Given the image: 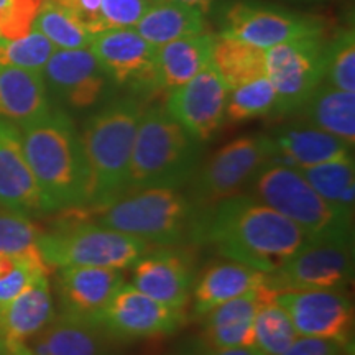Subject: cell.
<instances>
[{
    "label": "cell",
    "mask_w": 355,
    "mask_h": 355,
    "mask_svg": "<svg viewBox=\"0 0 355 355\" xmlns=\"http://www.w3.org/2000/svg\"><path fill=\"white\" fill-rule=\"evenodd\" d=\"M304 234L250 193L222 199L199 212L191 245L212 247L225 260L273 273L300 250Z\"/></svg>",
    "instance_id": "6da1fadb"
},
{
    "label": "cell",
    "mask_w": 355,
    "mask_h": 355,
    "mask_svg": "<svg viewBox=\"0 0 355 355\" xmlns=\"http://www.w3.org/2000/svg\"><path fill=\"white\" fill-rule=\"evenodd\" d=\"M19 128L26 162L51 211L87 209V163L69 115L51 107Z\"/></svg>",
    "instance_id": "7a4b0ae2"
},
{
    "label": "cell",
    "mask_w": 355,
    "mask_h": 355,
    "mask_svg": "<svg viewBox=\"0 0 355 355\" xmlns=\"http://www.w3.org/2000/svg\"><path fill=\"white\" fill-rule=\"evenodd\" d=\"M144 110L135 96L115 97L84 123L79 137L89 171L87 209H101L127 191L133 141Z\"/></svg>",
    "instance_id": "3957f363"
},
{
    "label": "cell",
    "mask_w": 355,
    "mask_h": 355,
    "mask_svg": "<svg viewBox=\"0 0 355 355\" xmlns=\"http://www.w3.org/2000/svg\"><path fill=\"white\" fill-rule=\"evenodd\" d=\"M94 212L97 224L140 239L153 247L189 243L198 207L188 193L171 186L128 189Z\"/></svg>",
    "instance_id": "277c9868"
},
{
    "label": "cell",
    "mask_w": 355,
    "mask_h": 355,
    "mask_svg": "<svg viewBox=\"0 0 355 355\" xmlns=\"http://www.w3.org/2000/svg\"><path fill=\"white\" fill-rule=\"evenodd\" d=\"M201 162V144L178 123L165 105H152L141 114L133 141L128 189L171 186L181 188Z\"/></svg>",
    "instance_id": "5b68a950"
},
{
    "label": "cell",
    "mask_w": 355,
    "mask_h": 355,
    "mask_svg": "<svg viewBox=\"0 0 355 355\" xmlns=\"http://www.w3.org/2000/svg\"><path fill=\"white\" fill-rule=\"evenodd\" d=\"M248 186L252 196L291 220L306 241H354V217L324 201L296 168L270 159Z\"/></svg>",
    "instance_id": "8992f818"
},
{
    "label": "cell",
    "mask_w": 355,
    "mask_h": 355,
    "mask_svg": "<svg viewBox=\"0 0 355 355\" xmlns=\"http://www.w3.org/2000/svg\"><path fill=\"white\" fill-rule=\"evenodd\" d=\"M40 254L48 268L102 266L127 270L153 245L97 222H66L51 232H42Z\"/></svg>",
    "instance_id": "52a82bcc"
},
{
    "label": "cell",
    "mask_w": 355,
    "mask_h": 355,
    "mask_svg": "<svg viewBox=\"0 0 355 355\" xmlns=\"http://www.w3.org/2000/svg\"><path fill=\"white\" fill-rule=\"evenodd\" d=\"M273 157V144L266 133L242 135L212 155L191 176L188 196L201 212L222 199L242 193L252 178Z\"/></svg>",
    "instance_id": "ba28073f"
},
{
    "label": "cell",
    "mask_w": 355,
    "mask_h": 355,
    "mask_svg": "<svg viewBox=\"0 0 355 355\" xmlns=\"http://www.w3.org/2000/svg\"><path fill=\"white\" fill-rule=\"evenodd\" d=\"M326 46L322 35L275 44L265 50V76L277 96L278 114L296 112L324 81Z\"/></svg>",
    "instance_id": "9c48e42d"
},
{
    "label": "cell",
    "mask_w": 355,
    "mask_h": 355,
    "mask_svg": "<svg viewBox=\"0 0 355 355\" xmlns=\"http://www.w3.org/2000/svg\"><path fill=\"white\" fill-rule=\"evenodd\" d=\"M354 277V241H306L277 272L273 290H345Z\"/></svg>",
    "instance_id": "30bf717a"
},
{
    "label": "cell",
    "mask_w": 355,
    "mask_h": 355,
    "mask_svg": "<svg viewBox=\"0 0 355 355\" xmlns=\"http://www.w3.org/2000/svg\"><path fill=\"white\" fill-rule=\"evenodd\" d=\"M324 21L260 0H234L222 10V33L261 50L324 33Z\"/></svg>",
    "instance_id": "8fae6325"
},
{
    "label": "cell",
    "mask_w": 355,
    "mask_h": 355,
    "mask_svg": "<svg viewBox=\"0 0 355 355\" xmlns=\"http://www.w3.org/2000/svg\"><path fill=\"white\" fill-rule=\"evenodd\" d=\"M188 322L186 311L173 309L123 283L102 311L97 326L117 340H140L175 334Z\"/></svg>",
    "instance_id": "7c38bea8"
},
{
    "label": "cell",
    "mask_w": 355,
    "mask_h": 355,
    "mask_svg": "<svg viewBox=\"0 0 355 355\" xmlns=\"http://www.w3.org/2000/svg\"><path fill=\"white\" fill-rule=\"evenodd\" d=\"M290 316L300 337L336 340L349 345L352 339L354 306L345 290H288L275 296Z\"/></svg>",
    "instance_id": "4fadbf2b"
},
{
    "label": "cell",
    "mask_w": 355,
    "mask_h": 355,
    "mask_svg": "<svg viewBox=\"0 0 355 355\" xmlns=\"http://www.w3.org/2000/svg\"><path fill=\"white\" fill-rule=\"evenodd\" d=\"M110 84L130 87L137 92L157 91L155 53L150 44L133 28H110L96 33L89 44Z\"/></svg>",
    "instance_id": "5bb4252c"
},
{
    "label": "cell",
    "mask_w": 355,
    "mask_h": 355,
    "mask_svg": "<svg viewBox=\"0 0 355 355\" xmlns=\"http://www.w3.org/2000/svg\"><path fill=\"white\" fill-rule=\"evenodd\" d=\"M229 89L212 64L168 96L166 110L171 117L198 140L209 141L225 123V102Z\"/></svg>",
    "instance_id": "9a60e30c"
},
{
    "label": "cell",
    "mask_w": 355,
    "mask_h": 355,
    "mask_svg": "<svg viewBox=\"0 0 355 355\" xmlns=\"http://www.w3.org/2000/svg\"><path fill=\"white\" fill-rule=\"evenodd\" d=\"M132 286L168 306L186 311L191 301L196 270L188 250L178 247H153L132 266Z\"/></svg>",
    "instance_id": "2e32d148"
},
{
    "label": "cell",
    "mask_w": 355,
    "mask_h": 355,
    "mask_svg": "<svg viewBox=\"0 0 355 355\" xmlns=\"http://www.w3.org/2000/svg\"><path fill=\"white\" fill-rule=\"evenodd\" d=\"M42 73L48 92L74 110H86L99 104L110 84L89 48L56 50Z\"/></svg>",
    "instance_id": "e0dca14e"
},
{
    "label": "cell",
    "mask_w": 355,
    "mask_h": 355,
    "mask_svg": "<svg viewBox=\"0 0 355 355\" xmlns=\"http://www.w3.org/2000/svg\"><path fill=\"white\" fill-rule=\"evenodd\" d=\"M0 207L26 217L50 214L21 145L20 128L0 121Z\"/></svg>",
    "instance_id": "ac0fdd59"
},
{
    "label": "cell",
    "mask_w": 355,
    "mask_h": 355,
    "mask_svg": "<svg viewBox=\"0 0 355 355\" xmlns=\"http://www.w3.org/2000/svg\"><path fill=\"white\" fill-rule=\"evenodd\" d=\"M277 290L266 282L255 290L217 306L204 316L201 340L207 349H255L254 321L265 304L275 301Z\"/></svg>",
    "instance_id": "d6986e66"
},
{
    "label": "cell",
    "mask_w": 355,
    "mask_h": 355,
    "mask_svg": "<svg viewBox=\"0 0 355 355\" xmlns=\"http://www.w3.org/2000/svg\"><path fill=\"white\" fill-rule=\"evenodd\" d=\"M125 279L122 270L102 266L58 268L56 285L63 313L97 326V319Z\"/></svg>",
    "instance_id": "ffe728a7"
},
{
    "label": "cell",
    "mask_w": 355,
    "mask_h": 355,
    "mask_svg": "<svg viewBox=\"0 0 355 355\" xmlns=\"http://www.w3.org/2000/svg\"><path fill=\"white\" fill-rule=\"evenodd\" d=\"M48 275L38 277L0 309V337L10 355H32L28 343L55 319Z\"/></svg>",
    "instance_id": "44dd1931"
},
{
    "label": "cell",
    "mask_w": 355,
    "mask_h": 355,
    "mask_svg": "<svg viewBox=\"0 0 355 355\" xmlns=\"http://www.w3.org/2000/svg\"><path fill=\"white\" fill-rule=\"evenodd\" d=\"M270 139L273 144V162L296 170L352 157L354 146L311 123L282 127Z\"/></svg>",
    "instance_id": "7402d4cb"
},
{
    "label": "cell",
    "mask_w": 355,
    "mask_h": 355,
    "mask_svg": "<svg viewBox=\"0 0 355 355\" xmlns=\"http://www.w3.org/2000/svg\"><path fill=\"white\" fill-rule=\"evenodd\" d=\"M268 282V273L232 260L214 261L194 279L193 314L204 318L209 311L239 298Z\"/></svg>",
    "instance_id": "603a6c76"
},
{
    "label": "cell",
    "mask_w": 355,
    "mask_h": 355,
    "mask_svg": "<svg viewBox=\"0 0 355 355\" xmlns=\"http://www.w3.org/2000/svg\"><path fill=\"white\" fill-rule=\"evenodd\" d=\"M50 109L43 73L0 64V121L21 127Z\"/></svg>",
    "instance_id": "cb8c5ba5"
},
{
    "label": "cell",
    "mask_w": 355,
    "mask_h": 355,
    "mask_svg": "<svg viewBox=\"0 0 355 355\" xmlns=\"http://www.w3.org/2000/svg\"><path fill=\"white\" fill-rule=\"evenodd\" d=\"M214 35L198 33L157 46L155 81L157 91H168L191 81L199 71L211 64Z\"/></svg>",
    "instance_id": "d4e9b609"
},
{
    "label": "cell",
    "mask_w": 355,
    "mask_h": 355,
    "mask_svg": "<svg viewBox=\"0 0 355 355\" xmlns=\"http://www.w3.org/2000/svg\"><path fill=\"white\" fill-rule=\"evenodd\" d=\"M105 332L96 324L61 313L28 343L32 355H109Z\"/></svg>",
    "instance_id": "484cf974"
},
{
    "label": "cell",
    "mask_w": 355,
    "mask_h": 355,
    "mask_svg": "<svg viewBox=\"0 0 355 355\" xmlns=\"http://www.w3.org/2000/svg\"><path fill=\"white\" fill-rule=\"evenodd\" d=\"M300 110H303L308 121L306 123L321 128L354 146L355 92L340 91L322 81Z\"/></svg>",
    "instance_id": "4316f807"
},
{
    "label": "cell",
    "mask_w": 355,
    "mask_h": 355,
    "mask_svg": "<svg viewBox=\"0 0 355 355\" xmlns=\"http://www.w3.org/2000/svg\"><path fill=\"white\" fill-rule=\"evenodd\" d=\"M137 26V32L153 46L204 32V12L173 0H153Z\"/></svg>",
    "instance_id": "83f0119b"
},
{
    "label": "cell",
    "mask_w": 355,
    "mask_h": 355,
    "mask_svg": "<svg viewBox=\"0 0 355 355\" xmlns=\"http://www.w3.org/2000/svg\"><path fill=\"white\" fill-rule=\"evenodd\" d=\"M211 64L230 91L265 76V50L230 35H214Z\"/></svg>",
    "instance_id": "f1b7e54d"
},
{
    "label": "cell",
    "mask_w": 355,
    "mask_h": 355,
    "mask_svg": "<svg viewBox=\"0 0 355 355\" xmlns=\"http://www.w3.org/2000/svg\"><path fill=\"white\" fill-rule=\"evenodd\" d=\"M314 191L337 211L354 217L355 168L354 157L321 163L300 170Z\"/></svg>",
    "instance_id": "f546056e"
},
{
    "label": "cell",
    "mask_w": 355,
    "mask_h": 355,
    "mask_svg": "<svg viewBox=\"0 0 355 355\" xmlns=\"http://www.w3.org/2000/svg\"><path fill=\"white\" fill-rule=\"evenodd\" d=\"M33 30L43 33L55 44L56 50L89 48L92 42V35L86 26L53 0H44L43 2L37 19H35Z\"/></svg>",
    "instance_id": "4dcf8cb0"
},
{
    "label": "cell",
    "mask_w": 355,
    "mask_h": 355,
    "mask_svg": "<svg viewBox=\"0 0 355 355\" xmlns=\"http://www.w3.org/2000/svg\"><path fill=\"white\" fill-rule=\"evenodd\" d=\"M277 96L270 79L263 76L230 89L225 102V122L242 123L272 114Z\"/></svg>",
    "instance_id": "1f68e13d"
},
{
    "label": "cell",
    "mask_w": 355,
    "mask_h": 355,
    "mask_svg": "<svg viewBox=\"0 0 355 355\" xmlns=\"http://www.w3.org/2000/svg\"><path fill=\"white\" fill-rule=\"evenodd\" d=\"M254 334L255 349L261 355H279L300 337L286 311L275 301L257 313Z\"/></svg>",
    "instance_id": "d6a6232c"
},
{
    "label": "cell",
    "mask_w": 355,
    "mask_h": 355,
    "mask_svg": "<svg viewBox=\"0 0 355 355\" xmlns=\"http://www.w3.org/2000/svg\"><path fill=\"white\" fill-rule=\"evenodd\" d=\"M55 51L56 46L50 40L38 30H32L26 37L0 40V64L42 73Z\"/></svg>",
    "instance_id": "836d02e7"
},
{
    "label": "cell",
    "mask_w": 355,
    "mask_h": 355,
    "mask_svg": "<svg viewBox=\"0 0 355 355\" xmlns=\"http://www.w3.org/2000/svg\"><path fill=\"white\" fill-rule=\"evenodd\" d=\"M42 230L30 217L0 207V254L43 259L38 241Z\"/></svg>",
    "instance_id": "e575fe53"
},
{
    "label": "cell",
    "mask_w": 355,
    "mask_h": 355,
    "mask_svg": "<svg viewBox=\"0 0 355 355\" xmlns=\"http://www.w3.org/2000/svg\"><path fill=\"white\" fill-rule=\"evenodd\" d=\"M324 83L345 92H355V37L347 28L336 35L326 46Z\"/></svg>",
    "instance_id": "d590c367"
},
{
    "label": "cell",
    "mask_w": 355,
    "mask_h": 355,
    "mask_svg": "<svg viewBox=\"0 0 355 355\" xmlns=\"http://www.w3.org/2000/svg\"><path fill=\"white\" fill-rule=\"evenodd\" d=\"M48 270L43 259L0 254V309Z\"/></svg>",
    "instance_id": "8d00e7d4"
},
{
    "label": "cell",
    "mask_w": 355,
    "mask_h": 355,
    "mask_svg": "<svg viewBox=\"0 0 355 355\" xmlns=\"http://www.w3.org/2000/svg\"><path fill=\"white\" fill-rule=\"evenodd\" d=\"M44 0H0V40L26 37Z\"/></svg>",
    "instance_id": "74e56055"
},
{
    "label": "cell",
    "mask_w": 355,
    "mask_h": 355,
    "mask_svg": "<svg viewBox=\"0 0 355 355\" xmlns=\"http://www.w3.org/2000/svg\"><path fill=\"white\" fill-rule=\"evenodd\" d=\"M153 0H101V15L105 30L130 28L139 24Z\"/></svg>",
    "instance_id": "f35d334b"
},
{
    "label": "cell",
    "mask_w": 355,
    "mask_h": 355,
    "mask_svg": "<svg viewBox=\"0 0 355 355\" xmlns=\"http://www.w3.org/2000/svg\"><path fill=\"white\" fill-rule=\"evenodd\" d=\"M53 2H56L58 6L66 8L71 15L76 17L91 32L92 37L105 30L101 15V0H53Z\"/></svg>",
    "instance_id": "ab89813d"
},
{
    "label": "cell",
    "mask_w": 355,
    "mask_h": 355,
    "mask_svg": "<svg viewBox=\"0 0 355 355\" xmlns=\"http://www.w3.org/2000/svg\"><path fill=\"white\" fill-rule=\"evenodd\" d=\"M349 345L318 337H298L279 355H347Z\"/></svg>",
    "instance_id": "60d3db41"
},
{
    "label": "cell",
    "mask_w": 355,
    "mask_h": 355,
    "mask_svg": "<svg viewBox=\"0 0 355 355\" xmlns=\"http://www.w3.org/2000/svg\"><path fill=\"white\" fill-rule=\"evenodd\" d=\"M207 347L204 343L198 337H193V339L184 340L183 344L178 347L171 355H206Z\"/></svg>",
    "instance_id": "b9f144b4"
},
{
    "label": "cell",
    "mask_w": 355,
    "mask_h": 355,
    "mask_svg": "<svg viewBox=\"0 0 355 355\" xmlns=\"http://www.w3.org/2000/svg\"><path fill=\"white\" fill-rule=\"evenodd\" d=\"M206 355H261L257 349L235 347V349H207Z\"/></svg>",
    "instance_id": "7bdbcfd3"
},
{
    "label": "cell",
    "mask_w": 355,
    "mask_h": 355,
    "mask_svg": "<svg viewBox=\"0 0 355 355\" xmlns=\"http://www.w3.org/2000/svg\"><path fill=\"white\" fill-rule=\"evenodd\" d=\"M173 2H181V3H186V6L198 7L199 10L206 13L211 8L212 3H214V0H173Z\"/></svg>",
    "instance_id": "ee69618b"
},
{
    "label": "cell",
    "mask_w": 355,
    "mask_h": 355,
    "mask_svg": "<svg viewBox=\"0 0 355 355\" xmlns=\"http://www.w3.org/2000/svg\"><path fill=\"white\" fill-rule=\"evenodd\" d=\"M0 355H10V354H8L7 347H6V344H3L2 337H0Z\"/></svg>",
    "instance_id": "f6af8a7d"
}]
</instances>
